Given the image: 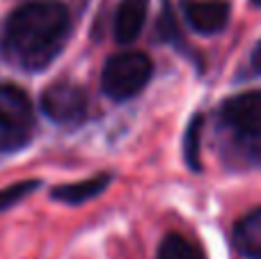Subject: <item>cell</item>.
Masks as SVG:
<instances>
[{
    "instance_id": "cell-8",
    "label": "cell",
    "mask_w": 261,
    "mask_h": 259,
    "mask_svg": "<svg viewBox=\"0 0 261 259\" xmlns=\"http://www.w3.org/2000/svg\"><path fill=\"white\" fill-rule=\"evenodd\" d=\"M234 246L248 259H261V206L245 214L234 227Z\"/></svg>"
},
{
    "instance_id": "cell-12",
    "label": "cell",
    "mask_w": 261,
    "mask_h": 259,
    "mask_svg": "<svg viewBox=\"0 0 261 259\" xmlns=\"http://www.w3.org/2000/svg\"><path fill=\"white\" fill-rule=\"evenodd\" d=\"M39 188V182H18V184H12V186L3 188L0 191V214L7 209H12L14 204H18V202L23 200V197H28L32 191H37Z\"/></svg>"
},
{
    "instance_id": "cell-9",
    "label": "cell",
    "mask_w": 261,
    "mask_h": 259,
    "mask_svg": "<svg viewBox=\"0 0 261 259\" xmlns=\"http://www.w3.org/2000/svg\"><path fill=\"white\" fill-rule=\"evenodd\" d=\"M108 184H110V174H96V177L85 179V182L64 184V186L53 188L50 197L58 202H64V204H83V202H90L92 197L101 195L108 188Z\"/></svg>"
},
{
    "instance_id": "cell-11",
    "label": "cell",
    "mask_w": 261,
    "mask_h": 259,
    "mask_svg": "<svg viewBox=\"0 0 261 259\" xmlns=\"http://www.w3.org/2000/svg\"><path fill=\"white\" fill-rule=\"evenodd\" d=\"M202 122L204 117H197L190 122L188 131H186V140H184V154H186V163L190 170H199V136H202Z\"/></svg>"
},
{
    "instance_id": "cell-3",
    "label": "cell",
    "mask_w": 261,
    "mask_h": 259,
    "mask_svg": "<svg viewBox=\"0 0 261 259\" xmlns=\"http://www.w3.org/2000/svg\"><path fill=\"white\" fill-rule=\"evenodd\" d=\"M151 60L140 50L117 53L106 62L101 73V90L113 101H126L135 96L151 78Z\"/></svg>"
},
{
    "instance_id": "cell-7",
    "label": "cell",
    "mask_w": 261,
    "mask_h": 259,
    "mask_svg": "<svg viewBox=\"0 0 261 259\" xmlns=\"http://www.w3.org/2000/svg\"><path fill=\"white\" fill-rule=\"evenodd\" d=\"M149 14V0H122L115 12V39L130 44L138 39Z\"/></svg>"
},
{
    "instance_id": "cell-6",
    "label": "cell",
    "mask_w": 261,
    "mask_h": 259,
    "mask_svg": "<svg viewBox=\"0 0 261 259\" xmlns=\"http://www.w3.org/2000/svg\"><path fill=\"white\" fill-rule=\"evenodd\" d=\"M181 9L188 25L199 35H216L229 21V5L225 0H184Z\"/></svg>"
},
{
    "instance_id": "cell-5",
    "label": "cell",
    "mask_w": 261,
    "mask_h": 259,
    "mask_svg": "<svg viewBox=\"0 0 261 259\" xmlns=\"http://www.w3.org/2000/svg\"><path fill=\"white\" fill-rule=\"evenodd\" d=\"M222 122L239 136L261 138V92H243L222 103Z\"/></svg>"
},
{
    "instance_id": "cell-4",
    "label": "cell",
    "mask_w": 261,
    "mask_h": 259,
    "mask_svg": "<svg viewBox=\"0 0 261 259\" xmlns=\"http://www.w3.org/2000/svg\"><path fill=\"white\" fill-rule=\"evenodd\" d=\"M41 113L55 124L73 126L87 113V94L73 81H55L41 94Z\"/></svg>"
},
{
    "instance_id": "cell-13",
    "label": "cell",
    "mask_w": 261,
    "mask_h": 259,
    "mask_svg": "<svg viewBox=\"0 0 261 259\" xmlns=\"http://www.w3.org/2000/svg\"><path fill=\"white\" fill-rule=\"evenodd\" d=\"M252 67H254V71L261 73V41H259L257 48H254V53H252Z\"/></svg>"
},
{
    "instance_id": "cell-2",
    "label": "cell",
    "mask_w": 261,
    "mask_h": 259,
    "mask_svg": "<svg viewBox=\"0 0 261 259\" xmlns=\"http://www.w3.org/2000/svg\"><path fill=\"white\" fill-rule=\"evenodd\" d=\"M35 131V108L21 87L0 83V154L25 147Z\"/></svg>"
},
{
    "instance_id": "cell-10",
    "label": "cell",
    "mask_w": 261,
    "mask_h": 259,
    "mask_svg": "<svg viewBox=\"0 0 261 259\" xmlns=\"http://www.w3.org/2000/svg\"><path fill=\"white\" fill-rule=\"evenodd\" d=\"M156 259H204V255L197 246H193L181 234H167L158 246Z\"/></svg>"
},
{
    "instance_id": "cell-1",
    "label": "cell",
    "mask_w": 261,
    "mask_h": 259,
    "mask_svg": "<svg viewBox=\"0 0 261 259\" xmlns=\"http://www.w3.org/2000/svg\"><path fill=\"white\" fill-rule=\"evenodd\" d=\"M69 12L60 3H28L0 25V58L21 71L46 69L69 37Z\"/></svg>"
},
{
    "instance_id": "cell-14",
    "label": "cell",
    "mask_w": 261,
    "mask_h": 259,
    "mask_svg": "<svg viewBox=\"0 0 261 259\" xmlns=\"http://www.w3.org/2000/svg\"><path fill=\"white\" fill-rule=\"evenodd\" d=\"M252 3H254V5H257V7H261V0H252Z\"/></svg>"
}]
</instances>
